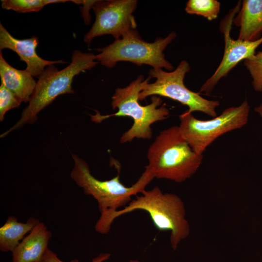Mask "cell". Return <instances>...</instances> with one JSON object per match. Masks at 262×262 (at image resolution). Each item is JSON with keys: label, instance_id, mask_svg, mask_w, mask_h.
Returning <instances> with one entry per match:
<instances>
[{"label": "cell", "instance_id": "6da1fadb", "mask_svg": "<svg viewBox=\"0 0 262 262\" xmlns=\"http://www.w3.org/2000/svg\"><path fill=\"white\" fill-rule=\"evenodd\" d=\"M74 167L70 177L85 194L93 196L97 201L100 217L97 221L95 230L102 234L110 231V219L113 213L127 206L132 196L145 190L147 185L154 179L149 168L145 170L137 181L130 187L124 185L120 180L119 173L112 179L100 180L91 173L87 162L77 155L72 154Z\"/></svg>", "mask_w": 262, "mask_h": 262}, {"label": "cell", "instance_id": "7a4b0ae2", "mask_svg": "<svg viewBox=\"0 0 262 262\" xmlns=\"http://www.w3.org/2000/svg\"><path fill=\"white\" fill-rule=\"evenodd\" d=\"M151 79L149 76L144 79L140 75L128 85L117 88L112 97V108L117 109L113 114L101 115L96 111L95 115H90L91 119L100 123L111 116H128L133 120L131 128L124 132L120 137V143L132 141L134 139H150L152 136L151 126L154 123L166 119L169 115V109L163 100L156 96L151 98L150 104L142 106L139 102V96L144 87Z\"/></svg>", "mask_w": 262, "mask_h": 262}, {"label": "cell", "instance_id": "3957f363", "mask_svg": "<svg viewBox=\"0 0 262 262\" xmlns=\"http://www.w3.org/2000/svg\"><path fill=\"white\" fill-rule=\"evenodd\" d=\"M147 165L154 178L181 183L190 178L203 156L195 152L182 136L179 126L161 131L147 151Z\"/></svg>", "mask_w": 262, "mask_h": 262}, {"label": "cell", "instance_id": "277c9868", "mask_svg": "<svg viewBox=\"0 0 262 262\" xmlns=\"http://www.w3.org/2000/svg\"><path fill=\"white\" fill-rule=\"evenodd\" d=\"M96 55L75 50L71 62L66 67L59 70L54 65L48 66L39 77L29 104L25 107L18 121L11 128L0 134L3 138L11 132L27 124L34 123L43 109L63 94H73L72 83L74 77L82 72L90 70L98 62Z\"/></svg>", "mask_w": 262, "mask_h": 262}, {"label": "cell", "instance_id": "5b68a950", "mask_svg": "<svg viewBox=\"0 0 262 262\" xmlns=\"http://www.w3.org/2000/svg\"><path fill=\"white\" fill-rule=\"evenodd\" d=\"M123 209L114 212L110 219L112 225L117 217L136 210L146 212L160 231H170V242L176 250L190 233L183 201L177 195L163 193L158 186L145 190Z\"/></svg>", "mask_w": 262, "mask_h": 262}, {"label": "cell", "instance_id": "8992f818", "mask_svg": "<svg viewBox=\"0 0 262 262\" xmlns=\"http://www.w3.org/2000/svg\"><path fill=\"white\" fill-rule=\"evenodd\" d=\"M177 34L171 32L167 36L157 38L153 42L143 40L136 29L101 49L96 55V60L102 66L111 68L118 62L127 61L138 66L147 65L153 68H164L172 70L173 66L163 53Z\"/></svg>", "mask_w": 262, "mask_h": 262}, {"label": "cell", "instance_id": "52a82bcc", "mask_svg": "<svg viewBox=\"0 0 262 262\" xmlns=\"http://www.w3.org/2000/svg\"><path fill=\"white\" fill-rule=\"evenodd\" d=\"M250 106L246 99L239 106L224 110L209 120H199L186 110L179 115L180 131L191 147L203 154L207 147L219 136L239 129L247 123Z\"/></svg>", "mask_w": 262, "mask_h": 262}, {"label": "cell", "instance_id": "ba28073f", "mask_svg": "<svg viewBox=\"0 0 262 262\" xmlns=\"http://www.w3.org/2000/svg\"><path fill=\"white\" fill-rule=\"evenodd\" d=\"M190 70V65L186 60L182 61L177 68L171 72H166L162 68H152L149 77L155 79L154 82H148L139 94L140 101L150 96H160L177 101L188 107L187 112H202L208 115L216 116V108L220 102L209 100L200 95V93L188 89L184 84L186 74Z\"/></svg>", "mask_w": 262, "mask_h": 262}, {"label": "cell", "instance_id": "9c48e42d", "mask_svg": "<svg viewBox=\"0 0 262 262\" xmlns=\"http://www.w3.org/2000/svg\"><path fill=\"white\" fill-rule=\"evenodd\" d=\"M137 4L136 0H96L92 7L95 20L84 35V42L89 44L94 38L105 34L117 40L136 29L132 13Z\"/></svg>", "mask_w": 262, "mask_h": 262}, {"label": "cell", "instance_id": "30bf717a", "mask_svg": "<svg viewBox=\"0 0 262 262\" xmlns=\"http://www.w3.org/2000/svg\"><path fill=\"white\" fill-rule=\"evenodd\" d=\"M240 6L238 3L220 23V28L225 41L223 58L214 73L201 86L199 93L210 94L221 78L226 76L240 61L254 55L256 49L262 43V37L253 41L234 40L230 37L233 20Z\"/></svg>", "mask_w": 262, "mask_h": 262}, {"label": "cell", "instance_id": "8fae6325", "mask_svg": "<svg viewBox=\"0 0 262 262\" xmlns=\"http://www.w3.org/2000/svg\"><path fill=\"white\" fill-rule=\"evenodd\" d=\"M38 43V38L36 36L24 39L15 38L0 23V50L8 49L16 52L20 60L27 64L25 70L33 77L38 78L48 66L66 63L62 60L48 61L39 57L36 52Z\"/></svg>", "mask_w": 262, "mask_h": 262}, {"label": "cell", "instance_id": "7c38bea8", "mask_svg": "<svg viewBox=\"0 0 262 262\" xmlns=\"http://www.w3.org/2000/svg\"><path fill=\"white\" fill-rule=\"evenodd\" d=\"M51 235L43 223H38L12 252V262H41Z\"/></svg>", "mask_w": 262, "mask_h": 262}, {"label": "cell", "instance_id": "4fadbf2b", "mask_svg": "<svg viewBox=\"0 0 262 262\" xmlns=\"http://www.w3.org/2000/svg\"><path fill=\"white\" fill-rule=\"evenodd\" d=\"M233 22L240 28L238 39L253 41L262 33V0H244Z\"/></svg>", "mask_w": 262, "mask_h": 262}, {"label": "cell", "instance_id": "5bb4252c", "mask_svg": "<svg viewBox=\"0 0 262 262\" xmlns=\"http://www.w3.org/2000/svg\"><path fill=\"white\" fill-rule=\"evenodd\" d=\"M1 83L12 91L21 101L29 102L36 82L25 69L19 70L10 65L0 52Z\"/></svg>", "mask_w": 262, "mask_h": 262}, {"label": "cell", "instance_id": "9a60e30c", "mask_svg": "<svg viewBox=\"0 0 262 262\" xmlns=\"http://www.w3.org/2000/svg\"><path fill=\"white\" fill-rule=\"evenodd\" d=\"M39 221L33 217L26 223L18 221L17 218L9 216L0 228V250L2 252H12L20 242Z\"/></svg>", "mask_w": 262, "mask_h": 262}, {"label": "cell", "instance_id": "2e32d148", "mask_svg": "<svg viewBox=\"0 0 262 262\" xmlns=\"http://www.w3.org/2000/svg\"><path fill=\"white\" fill-rule=\"evenodd\" d=\"M220 9V3L216 0H189L185 11L190 14L203 16L209 20L216 19Z\"/></svg>", "mask_w": 262, "mask_h": 262}, {"label": "cell", "instance_id": "e0dca14e", "mask_svg": "<svg viewBox=\"0 0 262 262\" xmlns=\"http://www.w3.org/2000/svg\"><path fill=\"white\" fill-rule=\"evenodd\" d=\"M244 64L252 79L253 89L255 91L262 92V51L246 59Z\"/></svg>", "mask_w": 262, "mask_h": 262}, {"label": "cell", "instance_id": "ac0fdd59", "mask_svg": "<svg viewBox=\"0 0 262 262\" xmlns=\"http://www.w3.org/2000/svg\"><path fill=\"white\" fill-rule=\"evenodd\" d=\"M1 7L18 13H30L40 11L46 6L44 0H2Z\"/></svg>", "mask_w": 262, "mask_h": 262}, {"label": "cell", "instance_id": "d6986e66", "mask_svg": "<svg viewBox=\"0 0 262 262\" xmlns=\"http://www.w3.org/2000/svg\"><path fill=\"white\" fill-rule=\"evenodd\" d=\"M22 102L10 90L1 83L0 86V120L3 121L9 110L18 108Z\"/></svg>", "mask_w": 262, "mask_h": 262}, {"label": "cell", "instance_id": "ffe728a7", "mask_svg": "<svg viewBox=\"0 0 262 262\" xmlns=\"http://www.w3.org/2000/svg\"><path fill=\"white\" fill-rule=\"evenodd\" d=\"M111 257L108 253H101L92 259L91 262H103L108 260ZM41 262H66L60 259L57 255L50 250H47Z\"/></svg>", "mask_w": 262, "mask_h": 262}, {"label": "cell", "instance_id": "44dd1931", "mask_svg": "<svg viewBox=\"0 0 262 262\" xmlns=\"http://www.w3.org/2000/svg\"><path fill=\"white\" fill-rule=\"evenodd\" d=\"M70 1L78 4L83 5L81 10L82 15L85 24H89L91 20L89 10L91 8H92L93 5L96 0H72Z\"/></svg>", "mask_w": 262, "mask_h": 262}, {"label": "cell", "instance_id": "7402d4cb", "mask_svg": "<svg viewBox=\"0 0 262 262\" xmlns=\"http://www.w3.org/2000/svg\"><path fill=\"white\" fill-rule=\"evenodd\" d=\"M254 111L256 112L262 119V103L254 108Z\"/></svg>", "mask_w": 262, "mask_h": 262}, {"label": "cell", "instance_id": "603a6c76", "mask_svg": "<svg viewBox=\"0 0 262 262\" xmlns=\"http://www.w3.org/2000/svg\"><path fill=\"white\" fill-rule=\"evenodd\" d=\"M130 262H140V261H139L138 260H131L130 261Z\"/></svg>", "mask_w": 262, "mask_h": 262}]
</instances>
